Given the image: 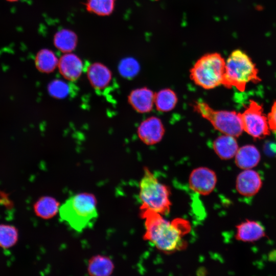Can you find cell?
I'll use <instances>...</instances> for the list:
<instances>
[{
	"mask_svg": "<svg viewBox=\"0 0 276 276\" xmlns=\"http://www.w3.org/2000/svg\"><path fill=\"white\" fill-rule=\"evenodd\" d=\"M145 220L144 239L152 243L159 250L171 254L186 247L183 237L190 231L189 222L182 219L172 221L165 219L162 215L148 209H141Z\"/></svg>",
	"mask_w": 276,
	"mask_h": 276,
	"instance_id": "1",
	"label": "cell"
},
{
	"mask_svg": "<svg viewBox=\"0 0 276 276\" xmlns=\"http://www.w3.org/2000/svg\"><path fill=\"white\" fill-rule=\"evenodd\" d=\"M59 213L62 221L79 233L92 227L98 217L95 199L84 193L69 197L59 207Z\"/></svg>",
	"mask_w": 276,
	"mask_h": 276,
	"instance_id": "2",
	"label": "cell"
},
{
	"mask_svg": "<svg viewBox=\"0 0 276 276\" xmlns=\"http://www.w3.org/2000/svg\"><path fill=\"white\" fill-rule=\"evenodd\" d=\"M261 81L256 64L245 52L237 49L231 53L225 60L222 85L243 92L248 83L257 84Z\"/></svg>",
	"mask_w": 276,
	"mask_h": 276,
	"instance_id": "3",
	"label": "cell"
},
{
	"mask_svg": "<svg viewBox=\"0 0 276 276\" xmlns=\"http://www.w3.org/2000/svg\"><path fill=\"white\" fill-rule=\"evenodd\" d=\"M168 186L160 182L147 167L139 185V197L142 204L141 209H148L162 215L168 214L172 203Z\"/></svg>",
	"mask_w": 276,
	"mask_h": 276,
	"instance_id": "4",
	"label": "cell"
},
{
	"mask_svg": "<svg viewBox=\"0 0 276 276\" xmlns=\"http://www.w3.org/2000/svg\"><path fill=\"white\" fill-rule=\"evenodd\" d=\"M225 60L218 53H207L199 58L190 70V78L196 85L212 89L222 85Z\"/></svg>",
	"mask_w": 276,
	"mask_h": 276,
	"instance_id": "5",
	"label": "cell"
},
{
	"mask_svg": "<svg viewBox=\"0 0 276 276\" xmlns=\"http://www.w3.org/2000/svg\"><path fill=\"white\" fill-rule=\"evenodd\" d=\"M193 108L222 134L237 138L244 131L240 112L214 109L207 103L202 101L194 102Z\"/></svg>",
	"mask_w": 276,
	"mask_h": 276,
	"instance_id": "6",
	"label": "cell"
},
{
	"mask_svg": "<svg viewBox=\"0 0 276 276\" xmlns=\"http://www.w3.org/2000/svg\"><path fill=\"white\" fill-rule=\"evenodd\" d=\"M243 131L254 139H262L271 133L263 105L250 100L243 112H240Z\"/></svg>",
	"mask_w": 276,
	"mask_h": 276,
	"instance_id": "7",
	"label": "cell"
},
{
	"mask_svg": "<svg viewBox=\"0 0 276 276\" xmlns=\"http://www.w3.org/2000/svg\"><path fill=\"white\" fill-rule=\"evenodd\" d=\"M217 182L216 173L205 167H199L193 169L189 177L190 189L194 192L206 196L215 189Z\"/></svg>",
	"mask_w": 276,
	"mask_h": 276,
	"instance_id": "8",
	"label": "cell"
},
{
	"mask_svg": "<svg viewBox=\"0 0 276 276\" xmlns=\"http://www.w3.org/2000/svg\"><path fill=\"white\" fill-rule=\"evenodd\" d=\"M165 133V129L162 120L156 116L146 118L137 129L139 138L147 145H153L160 142Z\"/></svg>",
	"mask_w": 276,
	"mask_h": 276,
	"instance_id": "9",
	"label": "cell"
},
{
	"mask_svg": "<svg viewBox=\"0 0 276 276\" xmlns=\"http://www.w3.org/2000/svg\"><path fill=\"white\" fill-rule=\"evenodd\" d=\"M263 181L259 173L252 169L243 170L237 175L236 189L238 193L245 197L257 194L261 189Z\"/></svg>",
	"mask_w": 276,
	"mask_h": 276,
	"instance_id": "10",
	"label": "cell"
},
{
	"mask_svg": "<svg viewBox=\"0 0 276 276\" xmlns=\"http://www.w3.org/2000/svg\"><path fill=\"white\" fill-rule=\"evenodd\" d=\"M58 68L60 74L66 80L75 81L81 76L84 66L81 58L71 53H64L59 59Z\"/></svg>",
	"mask_w": 276,
	"mask_h": 276,
	"instance_id": "11",
	"label": "cell"
},
{
	"mask_svg": "<svg viewBox=\"0 0 276 276\" xmlns=\"http://www.w3.org/2000/svg\"><path fill=\"white\" fill-rule=\"evenodd\" d=\"M154 95L152 90L146 87L133 89L128 96L129 105L137 112H150L154 105Z\"/></svg>",
	"mask_w": 276,
	"mask_h": 276,
	"instance_id": "12",
	"label": "cell"
},
{
	"mask_svg": "<svg viewBox=\"0 0 276 276\" xmlns=\"http://www.w3.org/2000/svg\"><path fill=\"white\" fill-rule=\"evenodd\" d=\"M235 238L243 242H254L266 236L264 226L259 222L246 219L236 226Z\"/></svg>",
	"mask_w": 276,
	"mask_h": 276,
	"instance_id": "13",
	"label": "cell"
},
{
	"mask_svg": "<svg viewBox=\"0 0 276 276\" xmlns=\"http://www.w3.org/2000/svg\"><path fill=\"white\" fill-rule=\"evenodd\" d=\"M86 75L92 87L98 90H102L108 87L112 80V73L104 64L95 62L89 65Z\"/></svg>",
	"mask_w": 276,
	"mask_h": 276,
	"instance_id": "14",
	"label": "cell"
},
{
	"mask_svg": "<svg viewBox=\"0 0 276 276\" xmlns=\"http://www.w3.org/2000/svg\"><path fill=\"white\" fill-rule=\"evenodd\" d=\"M261 154L254 145L248 144L239 148L235 156V163L242 170L252 169L261 160Z\"/></svg>",
	"mask_w": 276,
	"mask_h": 276,
	"instance_id": "15",
	"label": "cell"
},
{
	"mask_svg": "<svg viewBox=\"0 0 276 276\" xmlns=\"http://www.w3.org/2000/svg\"><path fill=\"white\" fill-rule=\"evenodd\" d=\"M212 146L216 155L223 160L234 157L239 148L236 137L223 134L214 140Z\"/></svg>",
	"mask_w": 276,
	"mask_h": 276,
	"instance_id": "16",
	"label": "cell"
},
{
	"mask_svg": "<svg viewBox=\"0 0 276 276\" xmlns=\"http://www.w3.org/2000/svg\"><path fill=\"white\" fill-rule=\"evenodd\" d=\"M78 43L76 34L69 29H63L57 31L54 37L55 47L63 53L74 51Z\"/></svg>",
	"mask_w": 276,
	"mask_h": 276,
	"instance_id": "17",
	"label": "cell"
},
{
	"mask_svg": "<svg viewBox=\"0 0 276 276\" xmlns=\"http://www.w3.org/2000/svg\"><path fill=\"white\" fill-rule=\"evenodd\" d=\"M177 102V96L171 88H163L155 93L154 106L159 111H170L175 107Z\"/></svg>",
	"mask_w": 276,
	"mask_h": 276,
	"instance_id": "18",
	"label": "cell"
},
{
	"mask_svg": "<svg viewBox=\"0 0 276 276\" xmlns=\"http://www.w3.org/2000/svg\"><path fill=\"white\" fill-rule=\"evenodd\" d=\"M59 59L51 50L43 49L39 51L35 58L36 68L43 73L53 72L57 67Z\"/></svg>",
	"mask_w": 276,
	"mask_h": 276,
	"instance_id": "19",
	"label": "cell"
},
{
	"mask_svg": "<svg viewBox=\"0 0 276 276\" xmlns=\"http://www.w3.org/2000/svg\"><path fill=\"white\" fill-rule=\"evenodd\" d=\"M59 208L58 202L56 200L49 197L40 198L34 205L36 215L43 219L53 217L59 210Z\"/></svg>",
	"mask_w": 276,
	"mask_h": 276,
	"instance_id": "20",
	"label": "cell"
},
{
	"mask_svg": "<svg viewBox=\"0 0 276 276\" xmlns=\"http://www.w3.org/2000/svg\"><path fill=\"white\" fill-rule=\"evenodd\" d=\"M18 240V231L14 225L0 224V247L8 249L13 247Z\"/></svg>",
	"mask_w": 276,
	"mask_h": 276,
	"instance_id": "21",
	"label": "cell"
},
{
	"mask_svg": "<svg viewBox=\"0 0 276 276\" xmlns=\"http://www.w3.org/2000/svg\"><path fill=\"white\" fill-rule=\"evenodd\" d=\"M115 0H87L85 3L86 10L99 16L110 15L114 8Z\"/></svg>",
	"mask_w": 276,
	"mask_h": 276,
	"instance_id": "22",
	"label": "cell"
},
{
	"mask_svg": "<svg viewBox=\"0 0 276 276\" xmlns=\"http://www.w3.org/2000/svg\"><path fill=\"white\" fill-rule=\"evenodd\" d=\"M112 269V264L110 260L102 256L93 258L88 265L89 272L94 275H108Z\"/></svg>",
	"mask_w": 276,
	"mask_h": 276,
	"instance_id": "23",
	"label": "cell"
},
{
	"mask_svg": "<svg viewBox=\"0 0 276 276\" xmlns=\"http://www.w3.org/2000/svg\"><path fill=\"white\" fill-rule=\"evenodd\" d=\"M118 71L121 76L125 78H132L135 76L140 71L137 61L132 58L122 59L118 66Z\"/></svg>",
	"mask_w": 276,
	"mask_h": 276,
	"instance_id": "24",
	"label": "cell"
},
{
	"mask_svg": "<svg viewBox=\"0 0 276 276\" xmlns=\"http://www.w3.org/2000/svg\"><path fill=\"white\" fill-rule=\"evenodd\" d=\"M48 91L52 97L56 99H63L69 94L70 86L62 80L55 79L49 84Z\"/></svg>",
	"mask_w": 276,
	"mask_h": 276,
	"instance_id": "25",
	"label": "cell"
},
{
	"mask_svg": "<svg viewBox=\"0 0 276 276\" xmlns=\"http://www.w3.org/2000/svg\"><path fill=\"white\" fill-rule=\"evenodd\" d=\"M267 117L270 130L276 132V100L273 102Z\"/></svg>",
	"mask_w": 276,
	"mask_h": 276,
	"instance_id": "26",
	"label": "cell"
},
{
	"mask_svg": "<svg viewBox=\"0 0 276 276\" xmlns=\"http://www.w3.org/2000/svg\"><path fill=\"white\" fill-rule=\"evenodd\" d=\"M6 1L10 2H17L19 0H6Z\"/></svg>",
	"mask_w": 276,
	"mask_h": 276,
	"instance_id": "27",
	"label": "cell"
}]
</instances>
